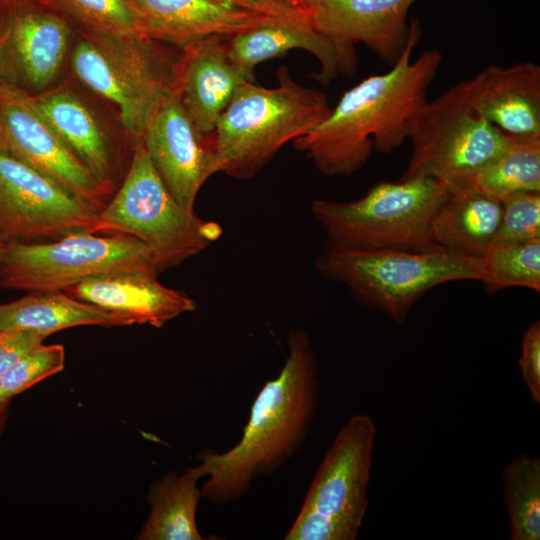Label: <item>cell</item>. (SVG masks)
Here are the masks:
<instances>
[{
  "label": "cell",
  "mask_w": 540,
  "mask_h": 540,
  "mask_svg": "<svg viewBox=\"0 0 540 540\" xmlns=\"http://www.w3.org/2000/svg\"><path fill=\"white\" fill-rule=\"evenodd\" d=\"M420 35L419 22L413 20L407 44L392 68L346 91L326 118L293 141L321 173L352 175L373 150L391 153L408 140L412 120L428 101V89L443 61L438 49L425 50L412 60Z\"/></svg>",
  "instance_id": "6da1fadb"
},
{
  "label": "cell",
  "mask_w": 540,
  "mask_h": 540,
  "mask_svg": "<svg viewBox=\"0 0 540 540\" xmlns=\"http://www.w3.org/2000/svg\"><path fill=\"white\" fill-rule=\"evenodd\" d=\"M288 355L279 375L254 400L240 441L218 454L205 452L194 466L207 476L201 496L225 503L242 496L257 477L284 464L301 446L318 402L317 360L303 329L287 337Z\"/></svg>",
  "instance_id": "7a4b0ae2"
},
{
  "label": "cell",
  "mask_w": 540,
  "mask_h": 540,
  "mask_svg": "<svg viewBox=\"0 0 540 540\" xmlns=\"http://www.w3.org/2000/svg\"><path fill=\"white\" fill-rule=\"evenodd\" d=\"M277 80L274 88L245 81L235 91L213 133L216 174L252 178L286 143L329 115L328 96L297 83L286 66Z\"/></svg>",
  "instance_id": "3957f363"
},
{
  "label": "cell",
  "mask_w": 540,
  "mask_h": 540,
  "mask_svg": "<svg viewBox=\"0 0 540 540\" xmlns=\"http://www.w3.org/2000/svg\"><path fill=\"white\" fill-rule=\"evenodd\" d=\"M175 58L146 36L77 29L70 49L74 76L116 106L126 135L142 140L150 119L176 90Z\"/></svg>",
  "instance_id": "277c9868"
},
{
  "label": "cell",
  "mask_w": 540,
  "mask_h": 540,
  "mask_svg": "<svg viewBox=\"0 0 540 540\" xmlns=\"http://www.w3.org/2000/svg\"><path fill=\"white\" fill-rule=\"evenodd\" d=\"M446 193L447 184L434 178H400L376 184L357 200L316 199L311 212L325 232L326 248L445 250L433 240L431 222Z\"/></svg>",
  "instance_id": "5b68a950"
},
{
  "label": "cell",
  "mask_w": 540,
  "mask_h": 540,
  "mask_svg": "<svg viewBox=\"0 0 540 540\" xmlns=\"http://www.w3.org/2000/svg\"><path fill=\"white\" fill-rule=\"evenodd\" d=\"M324 277L346 286L362 304L401 325L411 307L433 287L483 279L481 258L448 250L350 251L326 248L315 261Z\"/></svg>",
  "instance_id": "8992f818"
},
{
  "label": "cell",
  "mask_w": 540,
  "mask_h": 540,
  "mask_svg": "<svg viewBox=\"0 0 540 540\" xmlns=\"http://www.w3.org/2000/svg\"><path fill=\"white\" fill-rule=\"evenodd\" d=\"M215 221L183 209L156 171L142 140L133 146L126 174L90 233L124 234L151 249L172 268L222 235Z\"/></svg>",
  "instance_id": "52a82bcc"
},
{
  "label": "cell",
  "mask_w": 540,
  "mask_h": 540,
  "mask_svg": "<svg viewBox=\"0 0 540 540\" xmlns=\"http://www.w3.org/2000/svg\"><path fill=\"white\" fill-rule=\"evenodd\" d=\"M169 269L142 241L124 234L80 231L58 240L5 245L0 286L21 291H62L82 280L115 272L159 275Z\"/></svg>",
  "instance_id": "ba28073f"
},
{
  "label": "cell",
  "mask_w": 540,
  "mask_h": 540,
  "mask_svg": "<svg viewBox=\"0 0 540 540\" xmlns=\"http://www.w3.org/2000/svg\"><path fill=\"white\" fill-rule=\"evenodd\" d=\"M376 425L351 416L320 462L285 540H354L368 501Z\"/></svg>",
  "instance_id": "9c48e42d"
},
{
  "label": "cell",
  "mask_w": 540,
  "mask_h": 540,
  "mask_svg": "<svg viewBox=\"0 0 540 540\" xmlns=\"http://www.w3.org/2000/svg\"><path fill=\"white\" fill-rule=\"evenodd\" d=\"M412 152L401 179L429 177L469 183L500 154L509 138L468 103L463 81L427 101L412 120Z\"/></svg>",
  "instance_id": "30bf717a"
},
{
  "label": "cell",
  "mask_w": 540,
  "mask_h": 540,
  "mask_svg": "<svg viewBox=\"0 0 540 540\" xmlns=\"http://www.w3.org/2000/svg\"><path fill=\"white\" fill-rule=\"evenodd\" d=\"M98 211L0 149V239L5 243L58 240L87 231Z\"/></svg>",
  "instance_id": "8fae6325"
},
{
  "label": "cell",
  "mask_w": 540,
  "mask_h": 540,
  "mask_svg": "<svg viewBox=\"0 0 540 540\" xmlns=\"http://www.w3.org/2000/svg\"><path fill=\"white\" fill-rule=\"evenodd\" d=\"M0 149L100 212L113 196L77 159L30 95L0 84Z\"/></svg>",
  "instance_id": "7c38bea8"
},
{
  "label": "cell",
  "mask_w": 540,
  "mask_h": 540,
  "mask_svg": "<svg viewBox=\"0 0 540 540\" xmlns=\"http://www.w3.org/2000/svg\"><path fill=\"white\" fill-rule=\"evenodd\" d=\"M71 24L45 0H12L0 42V84L28 95L53 87L70 52Z\"/></svg>",
  "instance_id": "4fadbf2b"
},
{
  "label": "cell",
  "mask_w": 540,
  "mask_h": 540,
  "mask_svg": "<svg viewBox=\"0 0 540 540\" xmlns=\"http://www.w3.org/2000/svg\"><path fill=\"white\" fill-rule=\"evenodd\" d=\"M142 141L171 195L183 209L195 212L198 192L216 174L213 137L198 133L177 89L156 110Z\"/></svg>",
  "instance_id": "5bb4252c"
},
{
  "label": "cell",
  "mask_w": 540,
  "mask_h": 540,
  "mask_svg": "<svg viewBox=\"0 0 540 540\" xmlns=\"http://www.w3.org/2000/svg\"><path fill=\"white\" fill-rule=\"evenodd\" d=\"M30 97L71 152L113 195L125 176L122 149L92 107L67 84Z\"/></svg>",
  "instance_id": "9a60e30c"
},
{
  "label": "cell",
  "mask_w": 540,
  "mask_h": 540,
  "mask_svg": "<svg viewBox=\"0 0 540 540\" xmlns=\"http://www.w3.org/2000/svg\"><path fill=\"white\" fill-rule=\"evenodd\" d=\"M140 35L184 48L197 40L234 35L281 23L219 0H129ZM284 24V23H282Z\"/></svg>",
  "instance_id": "2e32d148"
},
{
  "label": "cell",
  "mask_w": 540,
  "mask_h": 540,
  "mask_svg": "<svg viewBox=\"0 0 540 540\" xmlns=\"http://www.w3.org/2000/svg\"><path fill=\"white\" fill-rule=\"evenodd\" d=\"M225 37L212 36L182 48L176 89L198 133L212 138L216 124L238 87L248 81L228 55Z\"/></svg>",
  "instance_id": "e0dca14e"
},
{
  "label": "cell",
  "mask_w": 540,
  "mask_h": 540,
  "mask_svg": "<svg viewBox=\"0 0 540 540\" xmlns=\"http://www.w3.org/2000/svg\"><path fill=\"white\" fill-rule=\"evenodd\" d=\"M463 84L471 107L503 133L540 137L539 65H490Z\"/></svg>",
  "instance_id": "ac0fdd59"
},
{
  "label": "cell",
  "mask_w": 540,
  "mask_h": 540,
  "mask_svg": "<svg viewBox=\"0 0 540 540\" xmlns=\"http://www.w3.org/2000/svg\"><path fill=\"white\" fill-rule=\"evenodd\" d=\"M415 1L318 0L311 22L316 30L341 43H363L393 65L407 44V15Z\"/></svg>",
  "instance_id": "d6986e66"
},
{
  "label": "cell",
  "mask_w": 540,
  "mask_h": 540,
  "mask_svg": "<svg viewBox=\"0 0 540 540\" xmlns=\"http://www.w3.org/2000/svg\"><path fill=\"white\" fill-rule=\"evenodd\" d=\"M157 275L115 272L82 280L62 290L65 294L129 317L134 324L162 327L194 311L196 302L185 293L161 284Z\"/></svg>",
  "instance_id": "ffe728a7"
},
{
  "label": "cell",
  "mask_w": 540,
  "mask_h": 540,
  "mask_svg": "<svg viewBox=\"0 0 540 540\" xmlns=\"http://www.w3.org/2000/svg\"><path fill=\"white\" fill-rule=\"evenodd\" d=\"M293 49H303L320 63L316 78L327 83L339 73L354 68L353 46L341 43L313 27L273 23L229 38L228 55L248 81H254L255 67Z\"/></svg>",
  "instance_id": "44dd1931"
},
{
  "label": "cell",
  "mask_w": 540,
  "mask_h": 540,
  "mask_svg": "<svg viewBox=\"0 0 540 540\" xmlns=\"http://www.w3.org/2000/svg\"><path fill=\"white\" fill-rule=\"evenodd\" d=\"M502 202L470 183L447 184V193L431 222V234L445 250L481 258L494 244Z\"/></svg>",
  "instance_id": "7402d4cb"
},
{
  "label": "cell",
  "mask_w": 540,
  "mask_h": 540,
  "mask_svg": "<svg viewBox=\"0 0 540 540\" xmlns=\"http://www.w3.org/2000/svg\"><path fill=\"white\" fill-rule=\"evenodd\" d=\"M133 325L126 315L75 299L62 291H34L0 304V331L29 329L47 335L78 327Z\"/></svg>",
  "instance_id": "603a6c76"
},
{
  "label": "cell",
  "mask_w": 540,
  "mask_h": 540,
  "mask_svg": "<svg viewBox=\"0 0 540 540\" xmlns=\"http://www.w3.org/2000/svg\"><path fill=\"white\" fill-rule=\"evenodd\" d=\"M201 479L195 467L169 472L153 482L147 495L149 516L136 537L140 540H202L196 525Z\"/></svg>",
  "instance_id": "cb8c5ba5"
},
{
  "label": "cell",
  "mask_w": 540,
  "mask_h": 540,
  "mask_svg": "<svg viewBox=\"0 0 540 540\" xmlns=\"http://www.w3.org/2000/svg\"><path fill=\"white\" fill-rule=\"evenodd\" d=\"M506 148L481 167L469 183L502 202L521 192H540V137L508 135Z\"/></svg>",
  "instance_id": "d4e9b609"
},
{
  "label": "cell",
  "mask_w": 540,
  "mask_h": 540,
  "mask_svg": "<svg viewBox=\"0 0 540 540\" xmlns=\"http://www.w3.org/2000/svg\"><path fill=\"white\" fill-rule=\"evenodd\" d=\"M511 540L540 539V457L521 454L502 471Z\"/></svg>",
  "instance_id": "484cf974"
},
{
  "label": "cell",
  "mask_w": 540,
  "mask_h": 540,
  "mask_svg": "<svg viewBox=\"0 0 540 540\" xmlns=\"http://www.w3.org/2000/svg\"><path fill=\"white\" fill-rule=\"evenodd\" d=\"M488 292L525 287L540 292V239L494 244L481 257Z\"/></svg>",
  "instance_id": "4316f807"
},
{
  "label": "cell",
  "mask_w": 540,
  "mask_h": 540,
  "mask_svg": "<svg viewBox=\"0 0 540 540\" xmlns=\"http://www.w3.org/2000/svg\"><path fill=\"white\" fill-rule=\"evenodd\" d=\"M45 1L79 29L112 34H139L137 16L129 0Z\"/></svg>",
  "instance_id": "83f0119b"
},
{
  "label": "cell",
  "mask_w": 540,
  "mask_h": 540,
  "mask_svg": "<svg viewBox=\"0 0 540 540\" xmlns=\"http://www.w3.org/2000/svg\"><path fill=\"white\" fill-rule=\"evenodd\" d=\"M65 349L63 345L34 347L24 354L0 379V401L10 402L38 382L64 369Z\"/></svg>",
  "instance_id": "f1b7e54d"
},
{
  "label": "cell",
  "mask_w": 540,
  "mask_h": 540,
  "mask_svg": "<svg viewBox=\"0 0 540 540\" xmlns=\"http://www.w3.org/2000/svg\"><path fill=\"white\" fill-rule=\"evenodd\" d=\"M533 239H540V192H521L505 198L494 244Z\"/></svg>",
  "instance_id": "f546056e"
},
{
  "label": "cell",
  "mask_w": 540,
  "mask_h": 540,
  "mask_svg": "<svg viewBox=\"0 0 540 540\" xmlns=\"http://www.w3.org/2000/svg\"><path fill=\"white\" fill-rule=\"evenodd\" d=\"M522 379L533 399L540 403V322L535 321L525 331L518 360Z\"/></svg>",
  "instance_id": "4dcf8cb0"
},
{
  "label": "cell",
  "mask_w": 540,
  "mask_h": 540,
  "mask_svg": "<svg viewBox=\"0 0 540 540\" xmlns=\"http://www.w3.org/2000/svg\"><path fill=\"white\" fill-rule=\"evenodd\" d=\"M49 335L29 329L0 331V379L28 351Z\"/></svg>",
  "instance_id": "1f68e13d"
},
{
  "label": "cell",
  "mask_w": 540,
  "mask_h": 540,
  "mask_svg": "<svg viewBox=\"0 0 540 540\" xmlns=\"http://www.w3.org/2000/svg\"><path fill=\"white\" fill-rule=\"evenodd\" d=\"M233 7L272 18L278 22L313 27L311 19L304 13L280 0H219ZM314 28V27H313Z\"/></svg>",
  "instance_id": "d6a6232c"
},
{
  "label": "cell",
  "mask_w": 540,
  "mask_h": 540,
  "mask_svg": "<svg viewBox=\"0 0 540 540\" xmlns=\"http://www.w3.org/2000/svg\"><path fill=\"white\" fill-rule=\"evenodd\" d=\"M280 1L304 13L310 19L318 4V0H280Z\"/></svg>",
  "instance_id": "836d02e7"
},
{
  "label": "cell",
  "mask_w": 540,
  "mask_h": 540,
  "mask_svg": "<svg viewBox=\"0 0 540 540\" xmlns=\"http://www.w3.org/2000/svg\"><path fill=\"white\" fill-rule=\"evenodd\" d=\"M12 0H0V42L7 30Z\"/></svg>",
  "instance_id": "e575fe53"
},
{
  "label": "cell",
  "mask_w": 540,
  "mask_h": 540,
  "mask_svg": "<svg viewBox=\"0 0 540 540\" xmlns=\"http://www.w3.org/2000/svg\"><path fill=\"white\" fill-rule=\"evenodd\" d=\"M8 402H1L0 401V435L3 432L6 418H7V411H8Z\"/></svg>",
  "instance_id": "d590c367"
},
{
  "label": "cell",
  "mask_w": 540,
  "mask_h": 540,
  "mask_svg": "<svg viewBox=\"0 0 540 540\" xmlns=\"http://www.w3.org/2000/svg\"><path fill=\"white\" fill-rule=\"evenodd\" d=\"M5 245L6 244L0 239V276H1L2 260H3Z\"/></svg>",
  "instance_id": "8d00e7d4"
}]
</instances>
